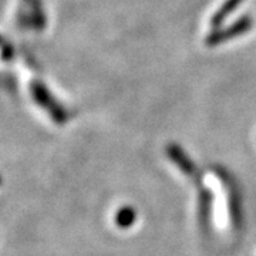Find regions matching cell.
Masks as SVG:
<instances>
[{"instance_id": "6da1fadb", "label": "cell", "mask_w": 256, "mask_h": 256, "mask_svg": "<svg viewBox=\"0 0 256 256\" xmlns=\"http://www.w3.org/2000/svg\"><path fill=\"white\" fill-rule=\"evenodd\" d=\"M170 156H171V158H172V161H174L175 164L182 170V172H185L186 175L194 174V171H195L194 164L190 161V158L185 156V154H184L178 146H171L170 148Z\"/></svg>"}, {"instance_id": "7a4b0ae2", "label": "cell", "mask_w": 256, "mask_h": 256, "mask_svg": "<svg viewBox=\"0 0 256 256\" xmlns=\"http://www.w3.org/2000/svg\"><path fill=\"white\" fill-rule=\"evenodd\" d=\"M136 220H137V212L131 206H124L116 214V224L122 229L130 228L136 222Z\"/></svg>"}]
</instances>
